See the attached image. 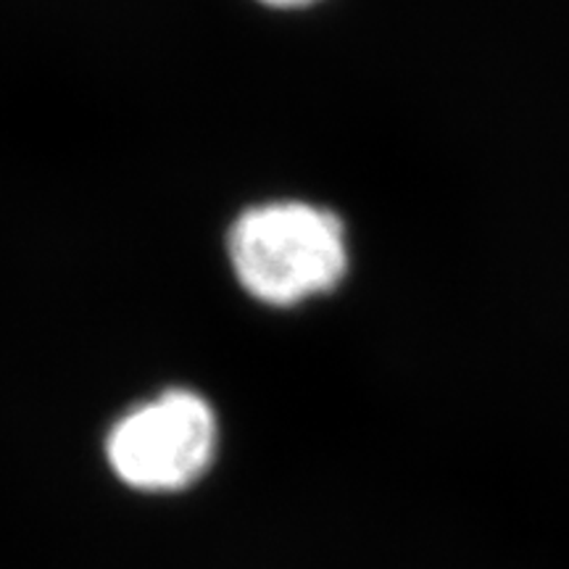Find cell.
<instances>
[{
    "label": "cell",
    "mask_w": 569,
    "mask_h": 569,
    "mask_svg": "<svg viewBox=\"0 0 569 569\" xmlns=\"http://www.w3.org/2000/svg\"><path fill=\"white\" fill-rule=\"evenodd\" d=\"M240 288L269 309H293L332 293L351 267L343 219L327 206L280 198L248 206L227 232Z\"/></svg>",
    "instance_id": "6da1fadb"
},
{
    "label": "cell",
    "mask_w": 569,
    "mask_h": 569,
    "mask_svg": "<svg viewBox=\"0 0 569 569\" xmlns=\"http://www.w3.org/2000/svg\"><path fill=\"white\" fill-rule=\"evenodd\" d=\"M219 422L201 393L169 388L124 411L106 436V461L127 488L177 493L196 486L217 457Z\"/></svg>",
    "instance_id": "7a4b0ae2"
},
{
    "label": "cell",
    "mask_w": 569,
    "mask_h": 569,
    "mask_svg": "<svg viewBox=\"0 0 569 569\" xmlns=\"http://www.w3.org/2000/svg\"><path fill=\"white\" fill-rule=\"evenodd\" d=\"M259 3L277 11H298V9H309V6H317L319 0H259Z\"/></svg>",
    "instance_id": "3957f363"
}]
</instances>
